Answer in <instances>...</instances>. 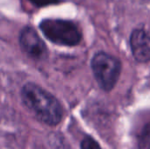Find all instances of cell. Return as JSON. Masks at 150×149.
<instances>
[{
    "mask_svg": "<svg viewBox=\"0 0 150 149\" xmlns=\"http://www.w3.org/2000/svg\"><path fill=\"white\" fill-rule=\"evenodd\" d=\"M24 105L40 122L55 126L62 118V108L59 101L49 92L34 83H26L21 90Z\"/></svg>",
    "mask_w": 150,
    "mask_h": 149,
    "instance_id": "obj_1",
    "label": "cell"
},
{
    "mask_svg": "<svg viewBox=\"0 0 150 149\" xmlns=\"http://www.w3.org/2000/svg\"><path fill=\"white\" fill-rule=\"evenodd\" d=\"M39 27L47 40L57 45L72 47L79 44L82 40L79 28L69 20L46 18L40 23Z\"/></svg>",
    "mask_w": 150,
    "mask_h": 149,
    "instance_id": "obj_2",
    "label": "cell"
},
{
    "mask_svg": "<svg viewBox=\"0 0 150 149\" xmlns=\"http://www.w3.org/2000/svg\"><path fill=\"white\" fill-rule=\"evenodd\" d=\"M93 75L99 86L106 91L113 89L121 72L120 61L104 52L94 55L91 61Z\"/></svg>",
    "mask_w": 150,
    "mask_h": 149,
    "instance_id": "obj_3",
    "label": "cell"
},
{
    "mask_svg": "<svg viewBox=\"0 0 150 149\" xmlns=\"http://www.w3.org/2000/svg\"><path fill=\"white\" fill-rule=\"evenodd\" d=\"M19 45L22 50L34 60H42L47 55L46 44L38 32L31 26L24 27L19 33Z\"/></svg>",
    "mask_w": 150,
    "mask_h": 149,
    "instance_id": "obj_4",
    "label": "cell"
},
{
    "mask_svg": "<svg viewBox=\"0 0 150 149\" xmlns=\"http://www.w3.org/2000/svg\"><path fill=\"white\" fill-rule=\"evenodd\" d=\"M130 46L134 57L140 62L150 61V34L143 29L134 30L130 37Z\"/></svg>",
    "mask_w": 150,
    "mask_h": 149,
    "instance_id": "obj_5",
    "label": "cell"
},
{
    "mask_svg": "<svg viewBox=\"0 0 150 149\" xmlns=\"http://www.w3.org/2000/svg\"><path fill=\"white\" fill-rule=\"evenodd\" d=\"M81 149H101V148L95 140L86 136L81 142Z\"/></svg>",
    "mask_w": 150,
    "mask_h": 149,
    "instance_id": "obj_6",
    "label": "cell"
},
{
    "mask_svg": "<svg viewBox=\"0 0 150 149\" xmlns=\"http://www.w3.org/2000/svg\"><path fill=\"white\" fill-rule=\"evenodd\" d=\"M28 1L37 7H44L50 4H56L61 2V0H28Z\"/></svg>",
    "mask_w": 150,
    "mask_h": 149,
    "instance_id": "obj_7",
    "label": "cell"
}]
</instances>
